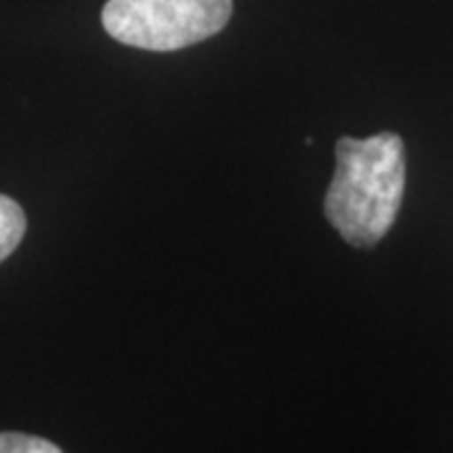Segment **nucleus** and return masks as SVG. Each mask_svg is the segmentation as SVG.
Segmentation results:
<instances>
[{
  "instance_id": "obj_2",
  "label": "nucleus",
  "mask_w": 453,
  "mask_h": 453,
  "mask_svg": "<svg viewBox=\"0 0 453 453\" xmlns=\"http://www.w3.org/2000/svg\"><path fill=\"white\" fill-rule=\"evenodd\" d=\"M232 18V0H109L101 23L113 41L144 50H179L207 41Z\"/></svg>"
},
{
  "instance_id": "obj_4",
  "label": "nucleus",
  "mask_w": 453,
  "mask_h": 453,
  "mask_svg": "<svg viewBox=\"0 0 453 453\" xmlns=\"http://www.w3.org/2000/svg\"><path fill=\"white\" fill-rule=\"evenodd\" d=\"M0 453H61L56 443L28 434H0Z\"/></svg>"
},
{
  "instance_id": "obj_1",
  "label": "nucleus",
  "mask_w": 453,
  "mask_h": 453,
  "mask_svg": "<svg viewBox=\"0 0 453 453\" xmlns=\"http://www.w3.org/2000/svg\"><path fill=\"white\" fill-rule=\"evenodd\" d=\"M335 159L325 217L348 244L372 247L388 234L403 202V139L393 131H380L371 139L342 136Z\"/></svg>"
},
{
  "instance_id": "obj_3",
  "label": "nucleus",
  "mask_w": 453,
  "mask_h": 453,
  "mask_svg": "<svg viewBox=\"0 0 453 453\" xmlns=\"http://www.w3.org/2000/svg\"><path fill=\"white\" fill-rule=\"evenodd\" d=\"M26 234V214L11 196L0 195V262L13 255Z\"/></svg>"
}]
</instances>
